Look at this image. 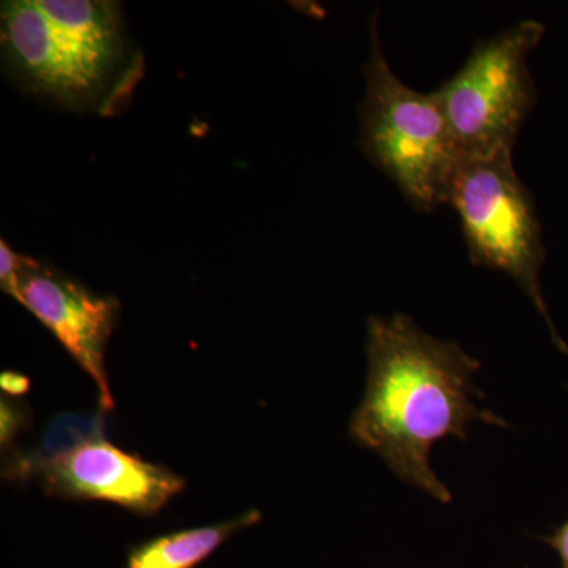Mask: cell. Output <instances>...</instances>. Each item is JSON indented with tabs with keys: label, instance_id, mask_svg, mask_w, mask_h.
I'll use <instances>...</instances> for the list:
<instances>
[{
	"label": "cell",
	"instance_id": "cell-1",
	"mask_svg": "<svg viewBox=\"0 0 568 568\" xmlns=\"http://www.w3.org/2000/svg\"><path fill=\"white\" fill-rule=\"evenodd\" d=\"M366 355L368 377L351 417V437L406 484L452 503L429 465L433 446L446 437L466 440L470 422L507 426L477 405L484 398L474 384L480 362L457 343L425 334L402 313L369 317Z\"/></svg>",
	"mask_w": 568,
	"mask_h": 568
},
{
	"label": "cell",
	"instance_id": "cell-2",
	"mask_svg": "<svg viewBox=\"0 0 568 568\" xmlns=\"http://www.w3.org/2000/svg\"><path fill=\"white\" fill-rule=\"evenodd\" d=\"M0 51L22 92L100 118L121 114L145 73L114 0H7Z\"/></svg>",
	"mask_w": 568,
	"mask_h": 568
},
{
	"label": "cell",
	"instance_id": "cell-3",
	"mask_svg": "<svg viewBox=\"0 0 568 568\" xmlns=\"http://www.w3.org/2000/svg\"><path fill=\"white\" fill-rule=\"evenodd\" d=\"M361 148L417 211L448 204L462 155L435 92L407 88L388 65L377 18L369 22Z\"/></svg>",
	"mask_w": 568,
	"mask_h": 568
},
{
	"label": "cell",
	"instance_id": "cell-4",
	"mask_svg": "<svg viewBox=\"0 0 568 568\" xmlns=\"http://www.w3.org/2000/svg\"><path fill=\"white\" fill-rule=\"evenodd\" d=\"M448 204L458 213L470 263L514 278L544 317L556 347L568 354L541 293L544 235L532 194L515 171L514 152L462 160Z\"/></svg>",
	"mask_w": 568,
	"mask_h": 568
},
{
	"label": "cell",
	"instance_id": "cell-5",
	"mask_svg": "<svg viewBox=\"0 0 568 568\" xmlns=\"http://www.w3.org/2000/svg\"><path fill=\"white\" fill-rule=\"evenodd\" d=\"M544 33L540 22L528 20L481 41L435 92L462 160L514 152L536 106L528 62Z\"/></svg>",
	"mask_w": 568,
	"mask_h": 568
},
{
	"label": "cell",
	"instance_id": "cell-6",
	"mask_svg": "<svg viewBox=\"0 0 568 568\" xmlns=\"http://www.w3.org/2000/svg\"><path fill=\"white\" fill-rule=\"evenodd\" d=\"M0 287L26 306L91 376L100 407L110 413L114 396L106 349L121 316V302L89 290L54 265L14 252L6 239L0 241Z\"/></svg>",
	"mask_w": 568,
	"mask_h": 568
},
{
	"label": "cell",
	"instance_id": "cell-7",
	"mask_svg": "<svg viewBox=\"0 0 568 568\" xmlns=\"http://www.w3.org/2000/svg\"><path fill=\"white\" fill-rule=\"evenodd\" d=\"M48 496L65 500H102L134 514H159L185 488V480L168 467L153 465L115 447L93 440L40 470Z\"/></svg>",
	"mask_w": 568,
	"mask_h": 568
},
{
	"label": "cell",
	"instance_id": "cell-8",
	"mask_svg": "<svg viewBox=\"0 0 568 568\" xmlns=\"http://www.w3.org/2000/svg\"><path fill=\"white\" fill-rule=\"evenodd\" d=\"M261 519L260 510H248L219 525L166 534L130 549L125 568H194L212 556L224 541Z\"/></svg>",
	"mask_w": 568,
	"mask_h": 568
},
{
	"label": "cell",
	"instance_id": "cell-9",
	"mask_svg": "<svg viewBox=\"0 0 568 568\" xmlns=\"http://www.w3.org/2000/svg\"><path fill=\"white\" fill-rule=\"evenodd\" d=\"M106 410H92L52 417L36 447L29 452H10L3 465V477L11 481L32 480L54 459L93 440L106 439Z\"/></svg>",
	"mask_w": 568,
	"mask_h": 568
},
{
	"label": "cell",
	"instance_id": "cell-10",
	"mask_svg": "<svg viewBox=\"0 0 568 568\" xmlns=\"http://www.w3.org/2000/svg\"><path fill=\"white\" fill-rule=\"evenodd\" d=\"M29 422H31V409L21 405L20 402H11L3 396L0 403V443L3 452H11V444L22 429L28 428Z\"/></svg>",
	"mask_w": 568,
	"mask_h": 568
},
{
	"label": "cell",
	"instance_id": "cell-11",
	"mask_svg": "<svg viewBox=\"0 0 568 568\" xmlns=\"http://www.w3.org/2000/svg\"><path fill=\"white\" fill-rule=\"evenodd\" d=\"M0 387L7 392V395L18 398V396L28 394L31 388V379L21 373L6 372L0 376Z\"/></svg>",
	"mask_w": 568,
	"mask_h": 568
},
{
	"label": "cell",
	"instance_id": "cell-12",
	"mask_svg": "<svg viewBox=\"0 0 568 568\" xmlns=\"http://www.w3.org/2000/svg\"><path fill=\"white\" fill-rule=\"evenodd\" d=\"M545 541L558 552L562 568H568V519L551 537L544 538Z\"/></svg>",
	"mask_w": 568,
	"mask_h": 568
}]
</instances>
